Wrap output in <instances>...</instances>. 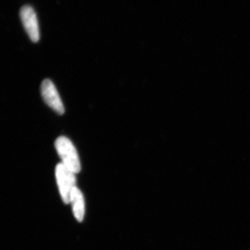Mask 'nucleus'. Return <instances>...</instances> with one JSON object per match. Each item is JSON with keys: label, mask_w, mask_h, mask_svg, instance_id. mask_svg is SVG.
<instances>
[{"label": "nucleus", "mask_w": 250, "mask_h": 250, "mask_svg": "<svg viewBox=\"0 0 250 250\" xmlns=\"http://www.w3.org/2000/svg\"><path fill=\"white\" fill-rule=\"evenodd\" d=\"M55 147L62 159V165L75 174L81 170V164L76 148L70 139L61 136L55 141Z\"/></svg>", "instance_id": "1"}, {"label": "nucleus", "mask_w": 250, "mask_h": 250, "mask_svg": "<svg viewBox=\"0 0 250 250\" xmlns=\"http://www.w3.org/2000/svg\"><path fill=\"white\" fill-rule=\"evenodd\" d=\"M56 177L62 201L70 203L72 192L76 188L75 174L62 164H59L56 167Z\"/></svg>", "instance_id": "2"}, {"label": "nucleus", "mask_w": 250, "mask_h": 250, "mask_svg": "<svg viewBox=\"0 0 250 250\" xmlns=\"http://www.w3.org/2000/svg\"><path fill=\"white\" fill-rule=\"evenodd\" d=\"M41 91L42 99L49 107L59 115L63 114L65 111L63 104L53 82L47 79L44 80L41 83Z\"/></svg>", "instance_id": "3"}, {"label": "nucleus", "mask_w": 250, "mask_h": 250, "mask_svg": "<svg viewBox=\"0 0 250 250\" xmlns=\"http://www.w3.org/2000/svg\"><path fill=\"white\" fill-rule=\"evenodd\" d=\"M21 21L26 32L31 41L38 42L40 39L39 22L34 10L30 6H23L20 12Z\"/></svg>", "instance_id": "4"}, {"label": "nucleus", "mask_w": 250, "mask_h": 250, "mask_svg": "<svg viewBox=\"0 0 250 250\" xmlns=\"http://www.w3.org/2000/svg\"><path fill=\"white\" fill-rule=\"evenodd\" d=\"M70 202L72 205L75 218L78 221L82 222L84 218L85 214L84 199H83L82 192L77 187L74 189L73 192H72L71 197H70Z\"/></svg>", "instance_id": "5"}]
</instances>
